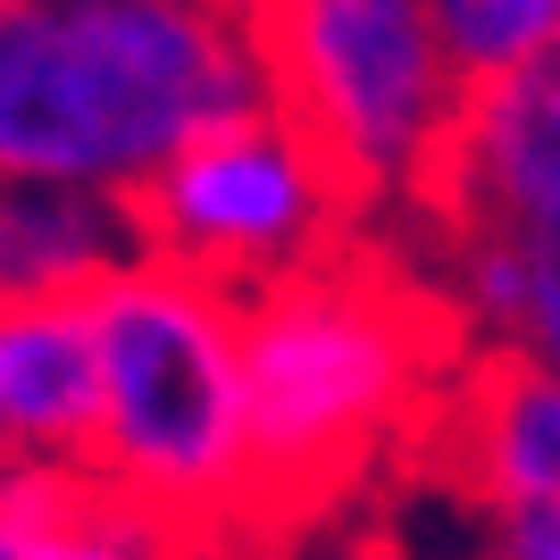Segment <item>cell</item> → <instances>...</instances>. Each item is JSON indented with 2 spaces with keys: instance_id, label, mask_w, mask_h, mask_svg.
Masks as SVG:
<instances>
[{
  "instance_id": "cell-11",
  "label": "cell",
  "mask_w": 560,
  "mask_h": 560,
  "mask_svg": "<svg viewBox=\"0 0 560 560\" xmlns=\"http://www.w3.org/2000/svg\"><path fill=\"white\" fill-rule=\"evenodd\" d=\"M427 25L468 93L560 50V0H427Z\"/></svg>"
},
{
  "instance_id": "cell-4",
  "label": "cell",
  "mask_w": 560,
  "mask_h": 560,
  "mask_svg": "<svg viewBox=\"0 0 560 560\" xmlns=\"http://www.w3.org/2000/svg\"><path fill=\"white\" fill-rule=\"evenodd\" d=\"M252 34L268 101L335 160L351 201L419 218L468 109L427 0H252Z\"/></svg>"
},
{
  "instance_id": "cell-3",
  "label": "cell",
  "mask_w": 560,
  "mask_h": 560,
  "mask_svg": "<svg viewBox=\"0 0 560 560\" xmlns=\"http://www.w3.org/2000/svg\"><path fill=\"white\" fill-rule=\"evenodd\" d=\"M84 310L101 360L93 468L151 518L218 544L252 518L243 293L160 252H135Z\"/></svg>"
},
{
  "instance_id": "cell-2",
  "label": "cell",
  "mask_w": 560,
  "mask_h": 560,
  "mask_svg": "<svg viewBox=\"0 0 560 560\" xmlns=\"http://www.w3.org/2000/svg\"><path fill=\"white\" fill-rule=\"evenodd\" d=\"M460 351L444 293L360 243L243 293L252 518H302L419 419H444Z\"/></svg>"
},
{
  "instance_id": "cell-7",
  "label": "cell",
  "mask_w": 560,
  "mask_h": 560,
  "mask_svg": "<svg viewBox=\"0 0 560 560\" xmlns=\"http://www.w3.org/2000/svg\"><path fill=\"white\" fill-rule=\"evenodd\" d=\"M419 218H468V226H552L560 218V50L468 93L444 176L419 201Z\"/></svg>"
},
{
  "instance_id": "cell-6",
  "label": "cell",
  "mask_w": 560,
  "mask_h": 560,
  "mask_svg": "<svg viewBox=\"0 0 560 560\" xmlns=\"http://www.w3.org/2000/svg\"><path fill=\"white\" fill-rule=\"evenodd\" d=\"M444 435L477 511L486 560H560V369L468 351L444 394Z\"/></svg>"
},
{
  "instance_id": "cell-10",
  "label": "cell",
  "mask_w": 560,
  "mask_h": 560,
  "mask_svg": "<svg viewBox=\"0 0 560 560\" xmlns=\"http://www.w3.org/2000/svg\"><path fill=\"white\" fill-rule=\"evenodd\" d=\"M142 252L135 201L93 185H0V302H93Z\"/></svg>"
},
{
  "instance_id": "cell-1",
  "label": "cell",
  "mask_w": 560,
  "mask_h": 560,
  "mask_svg": "<svg viewBox=\"0 0 560 560\" xmlns=\"http://www.w3.org/2000/svg\"><path fill=\"white\" fill-rule=\"evenodd\" d=\"M252 109H268L252 0H0V185L135 201Z\"/></svg>"
},
{
  "instance_id": "cell-9",
  "label": "cell",
  "mask_w": 560,
  "mask_h": 560,
  "mask_svg": "<svg viewBox=\"0 0 560 560\" xmlns=\"http://www.w3.org/2000/svg\"><path fill=\"white\" fill-rule=\"evenodd\" d=\"M210 544L151 518L93 460H0V560H201Z\"/></svg>"
},
{
  "instance_id": "cell-5",
  "label": "cell",
  "mask_w": 560,
  "mask_h": 560,
  "mask_svg": "<svg viewBox=\"0 0 560 560\" xmlns=\"http://www.w3.org/2000/svg\"><path fill=\"white\" fill-rule=\"evenodd\" d=\"M360 218L369 210L351 201L335 160L277 101L210 126L135 192L142 252L176 259L192 277L226 284V293H259V284L293 277L310 259L343 252Z\"/></svg>"
},
{
  "instance_id": "cell-8",
  "label": "cell",
  "mask_w": 560,
  "mask_h": 560,
  "mask_svg": "<svg viewBox=\"0 0 560 560\" xmlns=\"http://www.w3.org/2000/svg\"><path fill=\"white\" fill-rule=\"evenodd\" d=\"M101 360L84 302H0V460H93Z\"/></svg>"
}]
</instances>
